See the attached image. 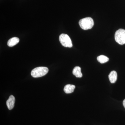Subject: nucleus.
Instances as JSON below:
<instances>
[{
  "instance_id": "f257e3e1",
  "label": "nucleus",
  "mask_w": 125,
  "mask_h": 125,
  "mask_svg": "<svg viewBox=\"0 0 125 125\" xmlns=\"http://www.w3.org/2000/svg\"><path fill=\"white\" fill-rule=\"evenodd\" d=\"M81 28L84 30L91 29L94 25L93 20L90 17H87L81 19L79 21Z\"/></svg>"
},
{
  "instance_id": "f03ea898",
  "label": "nucleus",
  "mask_w": 125,
  "mask_h": 125,
  "mask_svg": "<svg viewBox=\"0 0 125 125\" xmlns=\"http://www.w3.org/2000/svg\"><path fill=\"white\" fill-rule=\"evenodd\" d=\"M47 67H38L33 69L31 72V75L33 78H39L44 76L48 72Z\"/></svg>"
},
{
  "instance_id": "7ed1b4c3",
  "label": "nucleus",
  "mask_w": 125,
  "mask_h": 125,
  "mask_svg": "<svg viewBox=\"0 0 125 125\" xmlns=\"http://www.w3.org/2000/svg\"><path fill=\"white\" fill-rule=\"evenodd\" d=\"M115 39L116 42L120 45L125 43V30L123 29H118L115 32Z\"/></svg>"
},
{
  "instance_id": "20e7f679",
  "label": "nucleus",
  "mask_w": 125,
  "mask_h": 125,
  "mask_svg": "<svg viewBox=\"0 0 125 125\" xmlns=\"http://www.w3.org/2000/svg\"><path fill=\"white\" fill-rule=\"evenodd\" d=\"M61 44L66 47L71 48L73 46L71 39L69 36L65 34H62L59 37Z\"/></svg>"
},
{
  "instance_id": "39448f33",
  "label": "nucleus",
  "mask_w": 125,
  "mask_h": 125,
  "mask_svg": "<svg viewBox=\"0 0 125 125\" xmlns=\"http://www.w3.org/2000/svg\"><path fill=\"white\" fill-rule=\"evenodd\" d=\"M15 101V98L13 96L11 95L10 96L6 102V104L9 110H11L13 108Z\"/></svg>"
},
{
  "instance_id": "423d86ee",
  "label": "nucleus",
  "mask_w": 125,
  "mask_h": 125,
  "mask_svg": "<svg viewBox=\"0 0 125 125\" xmlns=\"http://www.w3.org/2000/svg\"><path fill=\"white\" fill-rule=\"evenodd\" d=\"M109 81L112 83H115L117 79V73L115 71H112L108 75Z\"/></svg>"
},
{
  "instance_id": "0eeeda50",
  "label": "nucleus",
  "mask_w": 125,
  "mask_h": 125,
  "mask_svg": "<svg viewBox=\"0 0 125 125\" xmlns=\"http://www.w3.org/2000/svg\"><path fill=\"white\" fill-rule=\"evenodd\" d=\"M19 39L18 38L16 37L12 38L8 41L7 42V45L9 47L14 46L18 44L19 42Z\"/></svg>"
},
{
  "instance_id": "6e6552de",
  "label": "nucleus",
  "mask_w": 125,
  "mask_h": 125,
  "mask_svg": "<svg viewBox=\"0 0 125 125\" xmlns=\"http://www.w3.org/2000/svg\"><path fill=\"white\" fill-rule=\"evenodd\" d=\"M73 74L77 78H81L83 76V74L81 72V69L79 66H76L74 68Z\"/></svg>"
},
{
  "instance_id": "1a4fd4ad",
  "label": "nucleus",
  "mask_w": 125,
  "mask_h": 125,
  "mask_svg": "<svg viewBox=\"0 0 125 125\" xmlns=\"http://www.w3.org/2000/svg\"><path fill=\"white\" fill-rule=\"evenodd\" d=\"M75 88V86L72 84H67L65 86L64 91L66 94H70L73 93Z\"/></svg>"
},
{
  "instance_id": "9d476101",
  "label": "nucleus",
  "mask_w": 125,
  "mask_h": 125,
  "mask_svg": "<svg viewBox=\"0 0 125 125\" xmlns=\"http://www.w3.org/2000/svg\"><path fill=\"white\" fill-rule=\"evenodd\" d=\"M97 60L100 63L103 64V63L107 62L109 61V59L106 56L103 55H101L98 56L97 57Z\"/></svg>"
},
{
  "instance_id": "9b49d317",
  "label": "nucleus",
  "mask_w": 125,
  "mask_h": 125,
  "mask_svg": "<svg viewBox=\"0 0 125 125\" xmlns=\"http://www.w3.org/2000/svg\"><path fill=\"white\" fill-rule=\"evenodd\" d=\"M123 106H124V107H125V99L123 101Z\"/></svg>"
}]
</instances>
